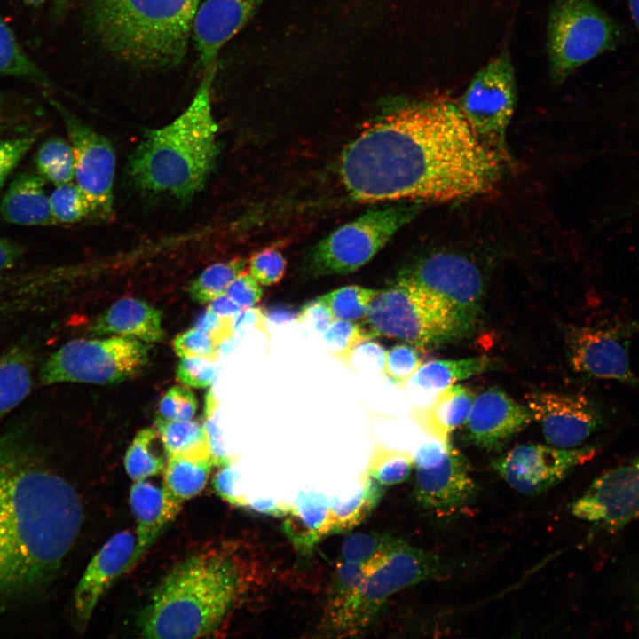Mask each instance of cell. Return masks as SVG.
Returning a JSON list of instances; mask_svg holds the SVG:
<instances>
[{
	"mask_svg": "<svg viewBox=\"0 0 639 639\" xmlns=\"http://www.w3.org/2000/svg\"><path fill=\"white\" fill-rule=\"evenodd\" d=\"M369 571L363 564L339 561L329 587L321 627L335 636H344L355 596Z\"/></svg>",
	"mask_w": 639,
	"mask_h": 639,
	"instance_id": "28",
	"label": "cell"
},
{
	"mask_svg": "<svg viewBox=\"0 0 639 639\" xmlns=\"http://www.w3.org/2000/svg\"><path fill=\"white\" fill-rule=\"evenodd\" d=\"M532 420L527 406L518 404L504 391L490 389L474 398L463 424L465 437L484 450H499Z\"/></svg>",
	"mask_w": 639,
	"mask_h": 639,
	"instance_id": "18",
	"label": "cell"
},
{
	"mask_svg": "<svg viewBox=\"0 0 639 639\" xmlns=\"http://www.w3.org/2000/svg\"><path fill=\"white\" fill-rule=\"evenodd\" d=\"M213 465L210 462H196L168 454L163 486L173 499L182 504L203 490Z\"/></svg>",
	"mask_w": 639,
	"mask_h": 639,
	"instance_id": "34",
	"label": "cell"
},
{
	"mask_svg": "<svg viewBox=\"0 0 639 639\" xmlns=\"http://www.w3.org/2000/svg\"><path fill=\"white\" fill-rule=\"evenodd\" d=\"M197 406L196 397L188 388L174 386L161 398L158 416L169 421H190L195 415Z\"/></svg>",
	"mask_w": 639,
	"mask_h": 639,
	"instance_id": "45",
	"label": "cell"
},
{
	"mask_svg": "<svg viewBox=\"0 0 639 639\" xmlns=\"http://www.w3.org/2000/svg\"><path fill=\"white\" fill-rule=\"evenodd\" d=\"M155 429L168 454L191 461H213L203 425L197 421H169L157 416Z\"/></svg>",
	"mask_w": 639,
	"mask_h": 639,
	"instance_id": "30",
	"label": "cell"
},
{
	"mask_svg": "<svg viewBox=\"0 0 639 639\" xmlns=\"http://www.w3.org/2000/svg\"><path fill=\"white\" fill-rule=\"evenodd\" d=\"M91 335H116L155 343L163 338L162 313L143 300L124 297L113 304L90 326Z\"/></svg>",
	"mask_w": 639,
	"mask_h": 639,
	"instance_id": "23",
	"label": "cell"
},
{
	"mask_svg": "<svg viewBox=\"0 0 639 639\" xmlns=\"http://www.w3.org/2000/svg\"><path fill=\"white\" fill-rule=\"evenodd\" d=\"M37 138V130L0 135V189Z\"/></svg>",
	"mask_w": 639,
	"mask_h": 639,
	"instance_id": "44",
	"label": "cell"
},
{
	"mask_svg": "<svg viewBox=\"0 0 639 639\" xmlns=\"http://www.w3.org/2000/svg\"><path fill=\"white\" fill-rule=\"evenodd\" d=\"M36 172L55 185L75 178V160L69 141L52 137L38 147L35 158Z\"/></svg>",
	"mask_w": 639,
	"mask_h": 639,
	"instance_id": "35",
	"label": "cell"
},
{
	"mask_svg": "<svg viewBox=\"0 0 639 639\" xmlns=\"http://www.w3.org/2000/svg\"><path fill=\"white\" fill-rule=\"evenodd\" d=\"M287 517L284 532L300 552H310L331 533L329 501L321 493L300 492Z\"/></svg>",
	"mask_w": 639,
	"mask_h": 639,
	"instance_id": "27",
	"label": "cell"
},
{
	"mask_svg": "<svg viewBox=\"0 0 639 639\" xmlns=\"http://www.w3.org/2000/svg\"><path fill=\"white\" fill-rule=\"evenodd\" d=\"M439 567L435 555L401 540L363 580L355 596L344 636L362 631L390 596L436 575Z\"/></svg>",
	"mask_w": 639,
	"mask_h": 639,
	"instance_id": "11",
	"label": "cell"
},
{
	"mask_svg": "<svg viewBox=\"0 0 639 639\" xmlns=\"http://www.w3.org/2000/svg\"><path fill=\"white\" fill-rule=\"evenodd\" d=\"M515 78L510 55L502 50L474 75L457 103L473 131L495 148L515 110Z\"/></svg>",
	"mask_w": 639,
	"mask_h": 639,
	"instance_id": "12",
	"label": "cell"
},
{
	"mask_svg": "<svg viewBox=\"0 0 639 639\" xmlns=\"http://www.w3.org/2000/svg\"><path fill=\"white\" fill-rule=\"evenodd\" d=\"M361 326L370 339L391 337L417 348L438 345L466 333L443 301L406 276L379 290Z\"/></svg>",
	"mask_w": 639,
	"mask_h": 639,
	"instance_id": "6",
	"label": "cell"
},
{
	"mask_svg": "<svg viewBox=\"0 0 639 639\" xmlns=\"http://www.w3.org/2000/svg\"><path fill=\"white\" fill-rule=\"evenodd\" d=\"M476 490L469 463L451 444L438 465L416 468L414 496L425 509L448 514L464 504Z\"/></svg>",
	"mask_w": 639,
	"mask_h": 639,
	"instance_id": "20",
	"label": "cell"
},
{
	"mask_svg": "<svg viewBox=\"0 0 639 639\" xmlns=\"http://www.w3.org/2000/svg\"><path fill=\"white\" fill-rule=\"evenodd\" d=\"M59 114L75 160V178L89 200L93 215L107 218L113 213L115 154L110 142L79 120L55 99L46 96Z\"/></svg>",
	"mask_w": 639,
	"mask_h": 639,
	"instance_id": "13",
	"label": "cell"
},
{
	"mask_svg": "<svg viewBox=\"0 0 639 639\" xmlns=\"http://www.w3.org/2000/svg\"><path fill=\"white\" fill-rule=\"evenodd\" d=\"M72 0H52L51 15L54 20L62 19L69 7Z\"/></svg>",
	"mask_w": 639,
	"mask_h": 639,
	"instance_id": "59",
	"label": "cell"
},
{
	"mask_svg": "<svg viewBox=\"0 0 639 639\" xmlns=\"http://www.w3.org/2000/svg\"><path fill=\"white\" fill-rule=\"evenodd\" d=\"M217 407L218 402L210 390L206 396L203 427L215 465L224 466L229 464V459L221 439Z\"/></svg>",
	"mask_w": 639,
	"mask_h": 639,
	"instance_id": "50",
	"label": "cell"
},
{
	"mask_svg": "<svg viewBox=\"0 0 639 639\" xmlns=\"http://www.w3.org/2000/svg\"><path fill=\"white\" fill-rule=\"evenodd\" d=\"M181 503L165 490L144 480L135 481L130 491V506L138 523L136 548L131 570L151 546L162 529L172 520Z\"/></svg>",
	"mask_w": 639,
	"mask_h": 639,
	"instance_id": "22",
	"label": "cell"
},
{
	"mask_svg": "<svg viewBox=\"0 0 639 639\" xmlns=\"http://www.w3.org/2000/svg\"><path fill=\"white\" fill-rule=\"evenodd\" d=\"M405 276L443 301L465 332L474 325L481 308L484 280L472 261L459 254L439 252L422 260Z\"/></svg>",
	"mask_w": 639,
	"mask_h": 639,
	"instance_id": "14",
	"label": "cell"
},
{
	"mask_svg": "<svg viewBox=\"0 0 639 639\" xmlns=\"http://www.w3.org/2000/svg\"><path fill=\"white\" fill-rule=\"evenodd\" d=\"M247 506L256 512L277 517H287L292 509V504L275 503L270 499H258Z\"/></svg>",
	"mask_w": 639,
	"mask_h": 639,
	"instance_id": "57",
	"label": "cell"
},
{
	"mask_svg": "<svg viewBox=\"0 0 639 639\" xmlns=\"http://www.w3.org/2000/svg\"><path fill=\"white\" fill-rule=\"evenodd\" d=\"M234 549L191 556L159 585L138 619L141 635L190 639L213 632L236 602L264 582V565Z\"/></svg>",
	"mask_w": 639,
	"mask_h": 639,
	"instance_id": "3",
	"label": "cell"
},
{
	"mask_svg": "<svg viewBox=\"0 0 639 639\" xmlns=\"http://www.w3.org/2000/svg\"><path fill=\"white\" fill-rule=\"evenodd\" d=\"M215 362L204 358L183 357L177 367V378L189 387H209L215 382L220 370Z\"/></svg>",
	"mask_w": 639,
	"mask_h": 639,
	"instance_id": "48",
	"label": "cell"
},
{
	"mask_svg": "<svg viewBox=\"0 0 639 639\" xmlns=\"http://www.w3.org/2000/svg\"><path fill=\"white\" fill-rule=\"evenodd\" d=\"M525 401L547 443L558 448L585 446L606 421L602 406L581 393L531 392Z\"/></svg>",
	"mask_w": 639,
	"mask_h": 639,
	"instance_id": "16",
	"label": "cell"
},
{
	"mask_svg": "<svg viewBox=\"0 0 639 639\" xmlns=\"http://www.w3.org/2000/svg\"><path fill=\"white\" fill-rule=\"evenodd\" d=\"M450 442H444L435 438H431L422 443L413 454L414 466L416 468L427 469L431 468L442 462L445 458Z\"/></svg>",
	"mask_w": 639,
	"mask_h": 639,
	"instance_id": "54",
	"label": "cell"
},
{
	"mask_svg": "<svg viewBox=\"0 0 639 639\" xmlns=\"http://www.w3.org/2000/svg\"><path fill=\"white\" fill-rule=\"evenodd\" d=\"M168 453L162 439L154 428L140 430L128 447L124 466L129 477L134 481L163 473Z\"/></svg>",
	"mask_w": 639,
	"mask_h": 639,
	"instance_id": "32",
	"label": "cell"
},
{
	"mask_svg": "<svg viewBox=\"0 0 639 639\" xmlns=\"http://www.w3.org/2000/svg\"><path fill=\"white\" fill-rule=\"evenodd\" d=\"M41 114V108L32 99L12 92H0V135L37 130Z\"/></svg>",
	"mask_w": 639,
	"mask_h": 639,
	"instance_id": "40",
	"label": "cell"
},
{
	"mask_svg": "<svg viewBox=\"0 0 639 639\" xmlns=\"http://www.w3.org/2000/svg\"><path fill=\"white\" fill-rule=\"evenodd\" d=\"M46 180L37 172H22L10 183L0 201V217L7 223L23 226L54 224Z\"/></svg>",
	"mask_w": 639,
	"mask_h": 639,
	"instance_id": "25",
	"label": "cell"
},
{
	"mask_svg": "<svg viewBox=\"0 0 639 639\" xmlns=\"http://www.w3.org/2000/svg\"><path fill=\"white\" fill-rule=\"evenodd\" d=\"M36 368V348L15 344L0 357V421L29 394Z\"/></svg>",
	"mask_w": 639,
	"mask_h": 639,
	"instance_id": "29",
	"label": "cell"
},
{
	"mask_svg": "<svg viewBox=\"0 0 639 639\" xmlns=\"http://www.w3.org/2000/svg\"><path fill=\"white\" fill-rule=\"evenodd\" d=\"M370 339L360 323L335 320L323 333L328 354L345 364L354 348Z\"/></svg>",
	"mask_w": 639,
	"mask_h": 639,
	"instance_id": "42",
	"label": "cell"
},
{
	"mask_svg": "<svg viewBox=\"0 0 639 639\" xmlns=\"http://www.w3.org/2000/svg\"><path fill=\"white\" fill-rule=\"evenodd\" d=\"M572 514L604 529L639 518V456L596 477L572 504Z\"/></svg>",
	"mask_w": 639,
	"mask_h": 639,
	"instance_id": "17",
	"label": "cell"
},
{
	"mask_svg": "<svg viewBox=\"0 0 639 639\" xmlns=\"http://www.w3.org/2000/svg\"><path fill=\"white\" fill-rule=\"evenodd\" d=\"M23 255L24 248L20 244L0 238V272L13 267Z\"/></svg>",
	"mask_w": 639,
	"mask_h": 639,
	"instance_id": "56",
	"label": "cell"
},
{
	"mask_svg": "<svg viewBox=\"0 0 639 639\" xmlns=\"http://www.w3.org/2000/svg\"><path fill=\"white\" fill-rule=\"evenodd\" d=\"M233 319L217 315L207 309L196 319L193 327L206 332L220 345L233 335L234 331Z\"/></svg>",
	"mask_w": 639,
	"mask_h": 639,
	"instance_id": "52",
	"label": "cell"
},
{
	"mask_svg": "<svg viewBox=\"0 0 639 639\" xmlns=\"http://www.w3.org/2000/svg\"><path fill=\"white\" fill-rule=\"evenodd\" d=\"M400 540L384 533L351 534L344 539L342 544L340 561L363 564L371 572Z\"/></svg>",
	"mask_w": 639,
	"mask_h": 639,
	"instance_id": "36",
	"label": "cell"
},
{
	"mask_svg": "<svg viewBox=\"0 0 639 639\" xmlns=\"http://www.w3.org/2000/svg\"><path fill=\"white\" fill-rule=\"evenodd\" d=\"M334 320H335L329 308L320 297L304 304L296 319L299 323L312 325L319 334H323Z\"/></svg>",
	"mask_w": 639,
	"mask_h": 639,
	"instance_id": "53",
	"label": "cell"
},
{
	"mask_svg": "<svg viewBox=\"0 0 639 639\" xmlns=\"http://www.w3.org/2000/svg\"><path fill=\"white\" fill-rule=\"evenodd\" d=\"M208 309L217 315L232 318H234L241 311V308L226 294L210 301Z\"/></svg>",
	"mask_w": 639,
	"mask_h": 639,
	"instance_id": "58",
	"label": "cell"
},
{
	"mask_svg": "<svg viewBox=\"0 0 639 639\" xmlns=\"http://www.w3.org/2000/svg\"><path fill=\"white\" fill-rule=\"evenodd\" d=\"M82 503L20 430L0 437V598L41 593L79 533Z\"/></svg>",
	"mask_w": 639,
	"mask_h": 639,
	"instance_id": "2",
	"label": "cell"
},
{
	"mask_svg": "<svg viewBox=\"0 0 639 639\" xmlns=\"http://www.w3.org/2000/svg\"><path fill=\"white\" fill-rule=\"evenodd\" d=\"M491 359L485 356L461 359L432 360L420 367L404 385L414 408L429 406L443 390L488 370Z\"/></svg>",
	"mask_w": 639,
	"mask_h": 639,
	"instance_id": "24",
	"label": "cell"
},
{
	"mask_svg": "<svg viewBox=\"0 0 639 639\" xmlns=\"http://www.w3.org/2000/svg\"><path fill=\"white\" fill-rule=\"evenodd\" d=\"M422 365L414 345L398 343L387 351L383 375L403 388Z\"/></svg>",
	"mask_w": 639,
	"mask_h": 639,
	"instance_id": "43",
	"label": "cell"
},
{
	"mask_svg": "<svg viewBox=\"0 0 639 639\" xmlns=\"http://www.w3.org/2000/svg\"><path fill=\"white\" fill-rule=\"evenodd\" d=\"M263 0H206L193 26V38L201 67H217L224 45L248 22Z\"/></svg>",
	"mask_w": 639,
	"mask_h": 639,
	"instance_id": "19",
	"label": "cell"
},
{
	"mask_svg": "<svg viewBox=\"0 0 639 639\" xmlns=\"http://www.w3.org/2000/svg\"><path fill=\"white\" fill-rule=\"evenodd\" d=\"M286 266L283 255L272 248L256 253L248 262L250 275L263 286L278 284L284 277Z\"/></svg>",
	"mask_w": 639,
	"mask_h": 639,
	"instance_id": "46",
	"label": "cell"
},
{
	"mask_svg": "<svg viewBox=\"0 0 639 639\" xmlns=\"http://www.w3.org/2000/svg\"><path fill=\"white\" fill-rule=\"evenodd\" d=\"M235 471L230 467V464L224 465V468L216 476L214 485L216 490L221 497L225 498L230 503L247 506L248 503L239 496L234 494V478Z\"/></svg>",
	"mask_w": 639,
	"mask_h": 639,
	"instance_id": "55",
	"label": "cell"
},
{
	"mask_svg": "<svg viewBox=\"0 0 639 639\" xmlns=\"http://www.w3.org/2000/svg\"><path fill=\"white\" fill-rule=\"evenodd\" d=\"M379 290L350 285L324 294L320 299L329 308L335 320H364L368 307Z\"/></svg>",
	"mask_w": 639,
	"mask_h": 639,
	"instance_id": "39",
	"label": "cell"
},
{
	"mask_svg": "<svg viewBox=\"0 0 639 639\" xmlns=\"http://www.w3.org/2000/svg\"><path fill=\"white\" fill-rule=\"evenodd\" d=\"M414 466L413 454L384 446L373 447L366 472L382 485L404 482Z\"/></svg>",
	"mask_w": 639,
	"mask_h": 639,
	"instance_id": "38",
	"label": "cell"
},
{
	"mask_svg": "<svg viewBox=\"0 0 639 639\" xmlns=\"http://www.w3.org/2000/svg\"><path fill=\"white\" fill-rule=\"evenodd\" d=\"M474 398L468 387L454 384L440 391L429 406L412 407V418L430 438L448 442L450 434L466 422Z\"/></svg>",
	"mask_w": 639,
	"mask_h": 639,
	"instance_id": "26",
	"label": "cell"
},
{
	"mask_svg": "<svg viewBox=\"0 0 639 639\" xmlns=\"http://www.w3.org/2000/svg\"><path fill=\"white\" fill-rule=\"evenodd\" d=\"M421 202L375 207L317 243L304 262L306 274H350L369 262L420 211Z\"/></svg>",
	"mask_w": 639,
	"mask_h": 639,
	"instance_id": "8",
	"label": "cell"
},
{
	"mask_svg": "<svg viewBox=\"0 0 639 639\" xmlns=\"http://www.w3.org/2000/svg\"><path fill=\"white\" fill-rule=\"evenodd\" d=\"M136 548L130 531L112 536L87 565L75 591L74 602L80 626H86L103 593L129 570Z\"/></svg>",
	"mask_w": 639,
	"mask_h": 639,
	"instance_id": "21",
	"label": "cell"
},
{
	"mask_svg": "<svg viewBox=\"0 0 639 639\" xmlns=\"http://www.w3.org/2000/svg\"><path fill=\"white\" fill-rule=\"evenodd\" d=\"M639 320L604 326H566L564 343L572 369L589 379L616 381L639 389L631 368L629 346Z\"/></svg>",
	"mask_w": 639,
	"mask_h": 639,
	"instance_id": "10",
	"label": "cell"
},
{
	"mask_svg": "<svg viewBox=\"0 0 639 639\" xmlns=\"http://www.w3.org/2000/svg\"><path fill=\"white\" fill-rule=\"evenodd\" d=\"M244 268L245 261L241 257L209 265L190 284L188 292L191 298L206 304L225 295L231 282Z\"/></svg>",
	"mask_w": 639,
	"mask_h": 639,
	"instance_id": "37",
	"label": "cell"
},
{
	"mask_svg": "<svg viewBox=\"0 0 639 639\" xmlns=\"http://www.w3.org/2000/svg\"><path fill=\"white\" fill-rule=\"evenodd\" d=\"M386 352L387 351L378 343L367 339L354 348L344 366L356 373L383 375Z\"/></svg>",
	"mask_w": 639,
	"mask_h": 639,
	"instance_id": "49",
	"label": "cell"
},
{
	"mask_svg": "<svg viewBox=\"0 0 639 639\" xmlns=\"http://www.w3.org/2000/svg\"><path fill=\"white\" fill-rule=\"evenodd\" d=\"M174 351L179 357H199L211 360L218 358L219 344L206 332L193 327L172 341Z\"/></svg>",
	"mask_w": 639,
	"mask_h": 639,
	"instance_id": "47",
	"label": "cell"
},
{
	"mask_svg": "<svg viewBox=\"0 0 639 639\" xmlns=\"http://www.w3.org/2000/svg\"><path fill=\"white\" fill-rule=\"evenodd\" d=\"M216 67L204 70L188 106L171 122L148 130L129 160V175L143 192L181 200L200 192L218 152L211 106Z\"/></svg>",
	"mask_w": 639,
	"mask_h": 639,
	"instance_id": "4",
	"label": "cell"
},
{
	"mask_svg": "<svg viewBox=\"0 0 639 639\" xmlns=\"http://www.w3.org/2000/svg\"><path fill=\"white\" fill-rule=\"evenodd\" d=\"M27 6L34 9L40 8L47 0H21Z\"/></svg>",
	"mask_w": 639,
	"mask_h": 639,
	"instance_id": "61",
	"label": "cell"
},
{
	"mask_svg": "<svg viewBox=\"0 0 639 639\" xmlns=\"http://www.w3.org/2000/svg\"><path fill=\"white\" fill-rule=\"evenodd\" d=\"M201 0H90L88 23L112 56L143 69L180 64Z\"/></svg>",
	"mask_w": 639,
	"mask_h": 639,
	"instance_id": "5",
	"label": "cell"
},
{
	"mask_svg": "<svg viewBox=\"0 0 639 639\" xmlns=\"http://www.w3.org/2000/svg\"><path fill=\"white\" fill-rule=\"evenodd\" d=\"M383 485L366 471L360 476V487L343 501L334 497L329 501L331 533L352 529L361 523L376 507L383 494Z\"/></svg>",
	"mask_w": 639,
	"mask_h": 639,
	"instance_id": "31",
	"label": "cell"
},
{
	"mask_svg": "<svg viewBox=\"0 0 639 639\" xmlns=\"http://www.w3.org/2000/svg\"><path fill=\"white\" fill-rule=\"evenodd\" d=\"M595 446L572 449L541 444L515 446L493 462V469L514 490L538 494L559 484L596 454Z\"/></svg>",
	"mask_w": 639,
	"mask_h": 639,
	"instance_id": "15",
	"label": "cell"
},
{
	"mask_svg": "<svg viewBox=\"0 0 639 639\" xmlns=\"http://www.w3.org/2000/svg\"><path fill=\"white\" fill-rule=\"evenodd\" d=\"M148 351L147 343L122 335L72 340L43 362L38 379L43 385L122 383L144 368L148 362Z\"/></svg>",
	"mask_w": 639,
	"mask_h": 639,
	"instance_id": "9",
	"label": "cell"
},
{
	"mask_svg": "<svg viewBox=\"0 0 639 639\" xmlns=\"http://www.w3.org/2000/svg\"><path fill=\"white\" fill-rule=\"evenodd\" d=\"M51 214L55 223L72 224L93 215L92 207L77 185L66 183L56 185L50 195Z\"/></svg>",
	"mask_w": 639,
	"mask_h": 639,
	"instance_id": "41",
	"label": "cell"
},
{
	"mask_svg": "<svg viewBox=\"0 0 639 639\" xmlns=\"http://www.w3.org/2000/svg\"><path fill=\"white\" fill-rule=\"evenodd\" d=\"M624 37L621 25L593 0H554L547 26L552 80L562 83L580 66L617 48Z\"/></svg>",
	"mask_w": 639,
	"mask_h": 639,
	"instance_id": "7",
	"label": "cell"
},
{
	"mask_svg": "<svg viewBox=\"0 0 639 639\" xmlns=\"http://www.w3.org/2000/svg\"><path fill=\"white\" fill-rule=\"evenodd\" d=\"M632 19L639 31V0H628Z\"/></svg>",
	"mask_w": 639,
	"mask_h": 639,
	"instance_id": "60",
	"label": "cell"
},
{
	"mask_svg": "<svg viewBox=\"0 0 639 639\" xmlns=\"http://www.w3.org/2000/svg\"><path fill=\"white\" fill-rule=\"evenodd\" d=\"M0 75L18 78L44 88L52 87L50 78L26 52L1 15Z\"/></svg>",
	"mask_w": 639,
	"mask_h": 639,
	"instance_id": "33",
	"label": "cell"
},
{
	"mask_svg": "<svg viewBox=\"0 0 639 639\" xmlns=\"http://www.w3.org/2000/svg\"><path fill=\"white\" fill-rule=\"evenodd\" d=\"M343 185L362 202H450L484 195L502 177L500 152L471 129L457 103L405 106L343 150Z\"/></svg>",
	"mask_w": 639,
	"mask_h": 639,
	"instance_id": "1",
	"label": "cell"
},
{
	"mask_svg": "<svg viewBox=\"0 0 639 639\" xmlns=\"http://www.w3.org/2000/svg\"><path fill=\"white\" fill-rule=\"evenodd\" d=\"M241 310L257 304L264 294L261 285L246 272H241L229 285L225 293Z\"/></svg>",
	"mask_w": 639,
	"mask_h": 639,
	"instance_id": "51",
	"label": "cell"
}]
</instances>
